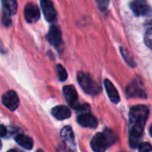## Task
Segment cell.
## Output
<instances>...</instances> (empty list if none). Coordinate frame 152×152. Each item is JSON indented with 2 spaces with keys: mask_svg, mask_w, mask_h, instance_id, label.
Returning a JSON list of instances; mask_svg holds the SVG:
<instances>
[{
  "mask_svg": "<svg viewBox=\"0 0 152 152\" xmlns=\"http://www.w3.org/2000/svg\"><path fill=\"white\" fill-rule=\"evenodd\" d=\"M109 0H99V4L101 5L102 9H104L107 5H108Z\"/></svg>",
  "mask_w": 152,
  "mask_h": 152,
  "instance_id": "7402d4cb",
  "label": "cell"
},
{
  "mask_svg": "<svg viewBox=\"0 0 152 152\" xmlns=\"http://www.w3.org/2000/svg\"><path fill=\"white\" fill-rule=\"evenodd\" d=\"M24 16L28 22L34 23L39 20L40 11L36 4H34L32 3H28L26 4V6L24 8Z\"/></svg>",
  "mask_w": 152,
  "mask_h": 152,
  "instance_id": "9c48e42d",
  "label": "cell"
},
{
  "mask_svg": "<svg viewBox=\"0 0 152 152\" xmlns=\"http://www.w3.org/2000/svg\"><path fill=\"white\" fill-rule=\"evenodd\" d=\"M120 51H121V54H122V56L124 57V59L126 60V61L131 67H134V66H135V63H134L133 58H132V57L130 56V54L128 53L127 50L121 47V48H120Z\"/></svg>",
  "mask_w": 152,
  "mask_h": 152,
  "instance_id": "ac0fdd59",
  "label": "cell"
},
{
  "mask_svg": "<svg viewBox=\"0 0 152 152\" xmlns=\"http://www.w3.org/2000/svg\"><path fill=\"white\" fill-rule=\"evenodd\" d=\"M145 44L149 48L152 49V28H151L145 34Z\"/></svg>",
  "mask_w": 152,
  "mask_h": 152,
  "instance_id": "d6986e66",
  "label": "cell"
},
{
  "mask_svg": "<svg viewBox=\"0 0 152 152\" xmlns=\"http://www.w3.org/2000/svg\"><path fill=\"white\" fill-rule=\"evenodd\" d=\"M149 116V109L145 105L134 106L129 113V144L136 148L143 134L144 126Z\"/></svg>",
  "mask_w": 152,
  "mask_h": 152,
  "instance_id": "6da1fadb",
  "label": "cell"
},
{
  "mask_svg": "<svg viewBox=\"0 0 152 152\" xmlns=\"http://www.w3.org/2000/svg\"><path fill=\"white\" fill-rule=\"evenodd\" d=\"M2 20H3V23H4V26H10V25H11V23H12L11 16L6 15V14H4V13H3Z\"/></svg>",
  "mask_w": 152,
  "mask_h": 152,
  "instance_id": "44dd1931",
  "label": "cell"
},
{
  "mask_svg": "<svg viewBox=\"0 0 152 152\" xmlns=\"http://www.w3.org/2000/svg\"><path fill=\"white\" fill-rule=\"evenodd\" d=\"M3 13L12 16L17 12V1L16 0H2Z\"/></svg>",
  "mask_w": 152,
  "mask_h": 152,
  "instance_id": "4fadbf2b",
  "label": "cell"
},
{
  "mask_svg": "<svg viewBox=\"0 0 152 152\" xmlns=\"http://www.w3.org/2000/svg\"><path fill=\"white\" fill-rule=\"evenodd\" d=\"M41 7L45 20L49 22H54L57 19V13L53 3L50 0H41Z\"/></svg>",
  "mask_w": 152,
  "mask_h": 152,
  "instance_id": "ba28073f",
  "label": "cell"
},
{
  "mask_svg": "<svg viewBox=\"0 0 152 152\" xmlns=\"http://www.w3.org/2000/svg\"><path fill=\"white\" fill-rule=\"evenodd\" d=\"M6 128L4 126H1L0 125V137H4V136H5V134H6Z\"/></svg>",
  "mask_w": 152,
  "mask_h": 152,
  "instance_id": "603a6c76",
  "label": "cell"
},
{
  "mask_svg": "<svg viewBox=\"0 0 152 152\" xmlns=\"http://www.w3.org/2000/svg\"><path fill=\"white\" fill-rule=\"evenodd\" d=\"M116 142V134L111 130H105L103 133H98L94 136L91 141V147L94 151H104Z\"/></svg>",
  "mask_w": 152,
  "mask_h": 152,
  "instance_id": "7a4b0ae2",
  "label": "cell"
},
{
  "mask_svg": "<svg viewBox=\"0 0 152 152\" xmlns=\"http://www.w3.org/2000/svg\"><path fill=\"white\" fill-rule=\"evenodd\" d=\"M1 147H2V143H1V142H0V149H1Z\"/></svg>",
  "mask_w": 152,
  "mask_h": 152,
  "instance_id": "d4e9b609",
  "label": "cell"
},
{
  "mask_svg": "<svg viewBox=\"0 0 152 152\" xmlns=\"http://www.w3.org/2000/svg\"><path fill=\"white\" fill-rule=\"evenodd\" d=\"M52 115L58 120H63L69 118L71 115V112L68 107L63 105H59L52 110Z\"/></svg>",
  "mask_w": 152,
  "mask_h": 152,
  "instance_id": "8fae6325",
  "label": "cell"
},
{
  "mask_svg": "<svg viewBox=\"0 0 152 152\" xmlns=\"http://www.w3.org/2000/svg\"><path fill=\"white\" fill-rule=\"evenodd\" d=\"M56 69H57L59 80L60 81H65L68 77V74H67V71L64 69V67H62V65H61V64H58L56 66Z\"/></svg>",
  "mask_w": 152,
  "mask_h": 152,
  "instance_id": "e0dca14e",
  "label": "cell"
},
{
  "mask_svg": "<svg viewBox=\"0 0 152 152\" xmlns=\"http://www.w3.org/2000/svg\"><path fill=\"white\" fill-rule=\"evenodd\" d=\"M77 80L80 86L86 94L95 95L101 92V86L96 82H94L90 75L84 72H78Z\"/></svg>",
  "mask_w": 152,
  "mask_h": 152,
  "instance_id": "3957f363",
  "label": "cell"
},
{
  "mask_svg": "<svg viewBox=\"0 0 152 152\" xmlns=\"http://www.w3.org/2000/svg\"><path fill=\"white\" fill-rule=\"evenodd\" d=\"M77 122L80 126L84 127H89V128H95L98 126V121L90 113H83L77 117Z\"/></svg>",
  "mask_w": 152,
  "mask_h": 152,
  "instance_id": "30bf717a",
  "label": "cell"
},
{
  "mask_svg": "<svg viewBox=\"0 0 152 152\" xmlns=\"http://www.w3.org/2000/svg\"><path fill=\"white\" fill-rule=\"evenodd\" d=\"M104 86L107 91V94L109 95V98L110 99V101L113 103H118L120 101V97L118 94V92L117 91L115 86L109 80V79H105L104 81Z\"/></svg>",
  "mask_w": 152,
  "mask_h": 152,
  "instance_id": "7c38bea8",
  "label": "cell"
},
{
  "mask_svg": "<svg viewBox=\"0 0 152 152\" xmlns=\"http://www.w3.org/2000/svg\"><path fill=\"white\" fill-rule=\"evenodd\" d=\"M3 104L11 111L15 110L19 107V98L17 94L14 91H7L2 97Z\"/></svg>",
  "mask_w": 152,
  "mask_h": 152,
  "instance_id": "8992f818",
  "label": "cell"
},
{
  "mask_svg": "<svg viewBox=\"0 0 152 152\" xmlns=\"http://www.w3.org/2000/svg\"><path fill=\"white\" fill-rule=\"evenodd\" d=\"M150 134H151V136L152 137V125L151 126V127H150Z\"/></svg>",
  "mask_w": 152,
  "mask_h": 152,
  "instance_id": "cb8c5ba5",
  "label": "cell"
},
{
  "mask_svg": "<svg viewBox=\"0 0 152 152\" xmlns=\"http://www.w3.org/2000/svg\"><path fill=\"white\" fill-rule=\"evenodd\" d=\"M130 6L137 16H148L152 13L151 7L146 0H134Z\"/></svg>",
  "mask_w": 152,
  "mask_h": 152,
  "instance_id": "5b68a950",
  "label": "cell"
},
{
  "mask_svg": "<svg viewBox=\"0 0 152 152\" xmlns=\"http://www.w3.org/2000/svg\"><path fill=\"white\" fill-rule=\"evenodd\" d=\"M61 137L62 141L69 145H74V134L70 126H64L61 131Z\"/></svg>",
  "mask_w": 152,
  "mask_h": 152,
  "instance_id": "9a60e30c",
  "label": "cell"
},
{
  "mask_svg": "<svg viewBox=\"0 0 152 152\" xmlns=\"http://www.w3.org/2000/svg\"><path fill=\"white\" fill-rule=\"evenodd\" d=\"M63 94L65 97V100L67 102L76 110L80 111H86L88 110L89 106L88 105H81L78 102V96L77 90L73 86H66L63 87Z\"/></svg>",
  "mask_w": 152,
  "mask_h": 152,
  "instance_id": "277c9868",
  "label": "cell"
},
{
  "mask_svg": "<svg viewBox=\"0 0 152 152\" xmlns=\"http://www.w3.org/2000/svg\"><path fill=\"white\" fill-rule=\"evenodd\" d=\"M46 39L52 45L58 47L62 41V36L60 28L56 25H52L46 35Z\"/></svg>",
  "mask_w": 152,
  "mask_h": 152,
  "instance_id": "52a82bcc",
  "label": "cell"
},
{
  "mask_svg": "<svg viewBox=\"0 0 152 152\" xmlns=\"http://www.w3.org/2000/svg\"><path fill=\"white\" fill-rule=\"evenodd\" d=\"M16 142L25 150H31L33 148V140L24 134H18L15 137Z\"/></svg>",
  "mask_w": 152,
  "mask_h": 152,
  "instance_id": "5bb4252c",
  "label": "cell"
},
{
  "mask_svg": "<svg viewBox=\"0 0 152 152\" xmlns=\"http://www.w3.org/2000/svg\"><path fill=\"white\" fill-rule=\"evenodd\" d=\"M127 94L129 96H138V97H145V94L142 89L138 87L135 84H131L130 86L127 88Z\"/></svg>",
  "mask_w": 152,
  "mask_h": 152,
  "instance_id": "2e32d148",
  "label": "cell"
},
{
  "mask_svg": "<svg viewBox=\"0 0 152 152\" xmlns=\"http://www.w3.org/2000/svg\"><path fill=\"white\" fill-rule=\"evenodd\" d=\"M139 151H143V152L151 151L152 146L150 144V143H148V142L140 143V144H139Z\"/></svg>",
  "mask_w": 152,
  "mask_h": 152,
  "instance_id": "ffe728a7",
  "label": "cell"
}]
</instances>
